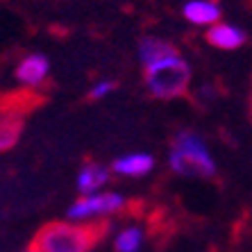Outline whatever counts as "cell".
Wrapping results in <instances>:
<instances>
[{"mask_svg":"<svg viewBox=\"0 0 252 252\" xmlns=\"http://www.w3.org/2000/svg\"><path fill=\"white\" fill-rule=\"evenodd\" d=\"M105 227L95 223H70V220H57L48 223L39 229L32 246L39 252H91L98 243Z\"/></svg>","mask_w":252,"mask_h":252,"instance_id":"6da1fadb","label":"cell"},{"mask_svg":"<svg viewBox=\"0 0 252 252\" xmlns=\"http://www.w3.org/2000/svg\"><path fill=\"white\" fill-rule=\"evenodd\" d=\"M168 166L175 175L198 177V180H209L218 173L216 159L207 148L205 139L195 132H189V129L175 134V139H173Z\"/></svg>","mask_w":252,"mask_h":252,"instance_id":"7a4b0ae2","label":"cell"},{"mask_svg":"<svg viewBox=\"0 0 252 252\" xmlns=\"http://www.w3.org/2000/svg\"><path fill=\"white\" fill-rule=\"evenodd\" d=\"M146 87L148 91L159 100L180 98L189 91L191 84V66L182 55H170L157 64L146 66Z\"/></svg>","mask_w":252,"mask_h":252,"instance_id":"3957f363","label":"cell"},{"mask_svg":"<svg viewBox=\"0 0 252 252\" xmlns=\"http://www.w3.org/2000/svg\"><path fill=\"white\" fill-rule=\"evenodd\" d=\"M127 200L125 195L116 193V191H98L91 195H80V198L68 207L66 216L70 223H98L107 216H114L118 211H123Z\"/></svg>","mask_w":252,"mask_h":252,"instance_id":"277c9868","label":"cell"},{"mask_svg":"<svg viewBox=\"0 0 252 252\" xmlns=\"http://www.w3.org/2000/svg\"><path fill=\"white\" fill-rule=\"evenodd\" d=\"M50 75V62L41 53L25 55L16 66V80L30 89H39Z\"/></svg>","mask_w":252,"mask_h":252,"instance_id":"5b68a950","label":"cell"},{"mask_svg":"<svg viewBox=\"0 0 252 252\" xmlns=\"http://www.w3.org/2000/svg\"><path fill=\"white\" fill-rule=\"evenodd\" d=\"M207 41L218 50H239L246 43V32L232 23L218 21L207 30Z\"/></svg>","mask_w":252,"mask_h":252,"instance_id":"8992f818","label":"cell"},{"mask_svg":"<svg viewBox=\"0 0 252 252\" xmlns=\"http://www.w3.org/2000/svg\"><path fill=\"white\" fill-rule=\"evenodd\" d=\"M155 168V157L148 153H129L118 157L112 164L109 173H116L121 177H146Z\"/></svg>","mask_w":252,"mask_h":252,"instance_id":"52a82bcc","label":"cell"},{"mask_svg":"<svg viewBox=\"0 0 252 252\" xmlns=\"http://www.w3.org/2000/svg\"><path fill=\"white\" fill-rule=\"evenodd\" d=\"M182 14L191 25L198 28H211L220 21V5L216 0H189L182 7Z\"/></svg>","mask_w":252,"mask_h":252,"instance_id":"ba28073f","label":"cell"},{"mask_svg":"<svg viewBox=\"0 0 252 252\" xmlns=\"http://www.w3.org/2000/svg\"><path fill=\"white\" fill-rule=\"evenodd\" d=\"M109 168L98 161H87V164L80 168L77 173V191L80 195H91V193H98L105 189V184L109 182Z\"/></svg>","mask_w":252,"mask_h":252,"instance_id":"9c48e42d","label":"cell"},{"mask_svg":"<svg viewBox=\"0 0 252 252\" xmlns=\"http://www.w3.org/2000/svg\"><path fill=\"white\" fill-rule=\"evenodd\" d=\"M136 53H139L141 64L146 68V66L157 64V62L170 57V55H177V48L173 43L164 41V39H159V36H143L139 41V50Z\"/></svg>","mask_w":252,"mask_h":252,"instance_id":"30bf717a","label":"cell"},{"mask_svg":"<svg viewBox=\"0 0 252 252\" xmlns=\"http://www.w3.org/2000/svg\"><path fill=\"white\" fill-rule=\"evenodd\" d=\"M23 134V118L16 112H7L0 116V153L12 150Z\"/></svg>","mask_w":252,"mask_h":252,"instance_id":"8fae6325","label":"cell"},{"mask_svg":"<svg viewBox=\"0 0 252 252\" xmlns=\"http://www.w3.org/2000/svg\"><path fill=\"white\" fill-rule=\"evenodd\" d=\"M114 248L116 252H139L143 248V229L136 225L123 227L114 239Z\"/></svg>","mask_w":252,"mask_h":252,"instance_id":"7c38bea8","label":"cell"},{"mask_svg":"<svg viewBox=\"0 0 252 252\" xmlns=\"http://www.w3.org/2000/svg\"><path fill=\"white\" fill-rule=\"evenodd\" d=\"M114 89H116V84H114L112 80H100V82H95L94 87H91L89 98L91 100H102V98H107V95L112 94Z\"/></svg>","mask_w":252,"mask_h":252,"instance_id":"4fadbf2b","label":"cell"},{"mask_svg":"<svg viewBox=\"0 0 252 252\" xmlns=\"http://www.w3.org/2000/svg\"><path fill=\"white\" fill-rule=\"evenodd\" d=\"M23 252H39V250H36V248L34 246H30V248H25V250Z\"/></svg>","mask_w":252,"mask_h":252,"instance_id":"5bb4252c","label":"cell"}]
</instances>
